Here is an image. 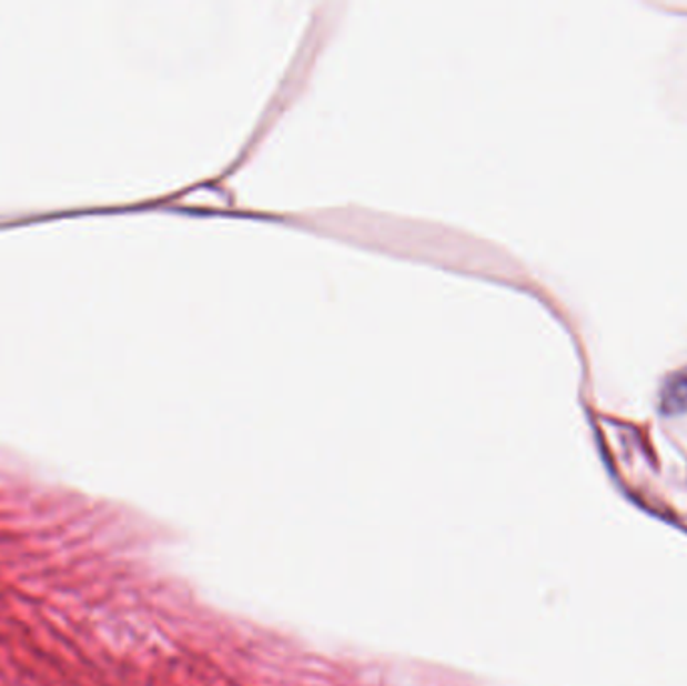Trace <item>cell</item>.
Masks as SVG:
<instances>
[{
    "label": "cell",
    "mask_w": 687,
    "mask_h": 686,
    "mask_svg": "<svg viewBox=\"0 0 687 686\" xmlns=\"http://www.w3.org/2000/svg\"><path fill=\"white\" fill-rule=\"evenodd\" d=\"M657 407L661 415H684L687 413V365L677 369L664 379Z\"/></svg>",
    "instance_id": "6da1fadb"
}]
</instances>
